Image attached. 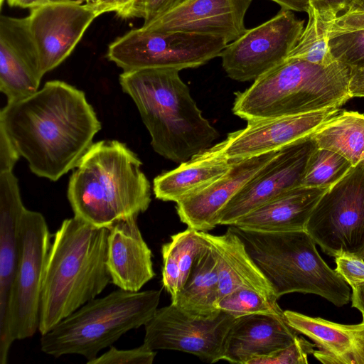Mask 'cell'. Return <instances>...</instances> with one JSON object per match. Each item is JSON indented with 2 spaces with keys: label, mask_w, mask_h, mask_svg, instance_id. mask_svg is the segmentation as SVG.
Here are the masks:
<instances>
[{
  "label": "cell",
  "mask_w": 364,
  "mask_h": 364,
  "mask_svg": "<svg viewBox=\"0 0 364 364\" xmlns=\"http://www.w3.org/2000/svg\"><path fill=\"white\" fill-rule=\"evenodd\" d=\"M0 127L34 174L55 181L77 166L101 123L83 91L52 80L28 97L7 102Z\"/></svg>",
  "instance_id": "cell-1"
},
{
  "label": "cell",
  "mask_w": 364,
  "mask_h": 364,
  "mask_svg": "<svg viewBox=\"0 0 364 364\" xmlns=\"http://www.w3.org/2000/svg\"><path fill=\"white\" fill-rule=\"evenodd\" d=\"M119 84L134 102L157 154L183 163L219 136L193 99L179 70L168 68L123 72Z\"/></svg>",
  "instance_id": "cell-2"
},
{
  "label": "cell",
  "mask_w": 364,
  "mask_h": 364,
  "mask_svg": "<svg viewBox=\"0 0 364 364\" xmlns=\"http://www.w3.org/2000/svg\"><path fill=\"white\" fill-rule=\"evenodd\" d=\"M109 229L74 216L53 235L43 280L38 331L44 334L100 294L111 282Z\"/></svg>",
  "instance_id": "cell-3"
},
{
  "label": "cell",
  "mask_w": 364,
  "mask_h": 364,
  "mask_svg": "<svg viewBox=\"0 0 364 364\" xmlns=\"http://www.w3.org/2000/svg\"><path fill=\"white\" fill-rule=\"evenodd\" d=\"M141 161L117 140L93 143L70 176L68 199L74 216L97 228L145 212L151 186Z\"/></svg>",
  "instance_id": "cell-4"
},
{
  "label": "cell",
  "mask_w": 364,
  "mask_h": 364,
  "mask_svg": "<svg viewBox=\"0 0 364 364\" xmlns=\"http://www.w3.org/2000/svg\"><path fill=\"white\" fill-rule=\"evenodd\" d=\"M351 73L338 61L323 65L286 59L236 92L232 112L250 121L341 107L351 98Z\"/></svg>",
  "instance_id": "cell-5"
},
{
  "label": "cell",
  "mask_w": 364,
  "mask_h": 364,
  "mask_svg": "<svg viewBox=\"0 0 364 364\" xmlns=\"http://www.w3.org/2000/svg\"><path fill=\"white\" fill-rule=\"evenodd\" d=\"M230 226L243 241L277 299L299 292L316 294L338 307L349 302L348 284L322 259L305 230L263 232Z\"/></svg>",
  "instance_id": "cell-6"
},
{
  "label": "cell",
  "mask_w": 364,
  "mask_h": 364,
  "mask_svg": "<svg viewBox=\"0 0 364 364\" xmlns=\"http://www.w3.org/2000/svg\"><path fill=\"white\" fill-rule=\"evenodd\" d=\"M161 293L119 289L96 297L42 334L41 350L55 358L76 354L91 361L127 332L144 326L157 310Z\"/></svg>",
  "instance_id": "cell-7"
},
{
  "label": "cell",
  "mask_w": 364,
  "mask_h": 364,
  "mask_svg": "<svg viewBox=\"0 0 364 364\" xmlns=\"http://www.w3.org/2000/svg\"><path fill=\"white\" fill-rule=\"evenodd\" d=\"M223 38L184 31L146 32L132 29L111 43L107 58L123 72L146 68H197L219 57Z\"/></svg>",
  "instance_id": "cell-8"
},
{
  "label": "cell",
  "mask_w": 364,
  "mask_h": 364,
  "mask_svg": "<svg viewBox=\"0 0 364 364\" xmlns=\"http://www.w3.org/2000/svg\"><path fill=\"white\" fill-rule=\"evenodd\" d=\"M305 230L330 257L364 247V163L353 166L321 196Z\"/></svg>",
  "instance_id": "cell-9"
},
{
  "label": "cell",
  "mask_w": 364,
  "mask_h": 364,
  "mask_svg": "<svg viewBox=\"0 0 364 364\" xmlns=\"http://www.w3.org/2000/svg\"><path fill=\"white\" fill-rule=\"evenodd\" d=\"M50 238L44 216L25 208L10 311L11 332L14 341L31 338L38 331L42 285Z\"/></svg>",
  "instance_id": "cell-10"
},
{
  "label": "cell",
  "mask_w": 364,
  "mask_h": 364,
  "mask_svg": "<svg viewBox=\"0 0 364 364\" xmlns=\"http://www.w3.org/2000/svg\"><path fill=\"white\" fill-rule=\"evenodd\" d=\"M304 28V20L281 8L272 18L246 29L227 45L220 55L224 70L234 80H256L287 58Z\"/></svg>",
  "instance_id": "cell-11"
},
{
  "label": "cell",
  "mask_w": 364,
  "mask_h": 364,
  "mask_svg": "<svg viewBox=\"0 0 364 364\" xmlns=\"http://www.w3.org/2000/svg\"><path fill=\"white\" fill-rule=\"evenodd\" d=\"M235 318L223 311L208 317L193 316L171 303L158 308L144 325V343L154 350H178L216 363L221 360L226 336Z\"/></svg>",
  "instance_id": "cell-12"
},
{
  "label": "cell",
  "mask_w": 364,
  "mask_h": 364,
  "mask_svg": "<svg viewBox=\"0 0 364 364\" xmlns=\"http://www.w3.org/2000/svg\"><path fill=\"white\" fill-rule=\"evenodd\" d=\"M316 147L309 136L279 149L220 210L218 224L232 225L282 193L301 186L308 161Z\"/></svg>",
  "instance_id": "cell-13"
},
{
  "label": "cell",
  "mask_w": 364,
  "mask_h": 364,
  "mask_svg": "<svg viewBox=\"0 0 364 364\" xmlns=\"http://www.w3.org/2000/svg\"><path fill=\"white\" fill-rule=\"evenodd\" d=\"M98 16L82 0L48 2L31 9L28 26L44 75L70 55Z\"/></svg>",
  "instance_id": "cell-14"
},
{
  "label": "cell",
  "mask_w": 364,
  "mask_h": 364,
  "mask_svg": "<svg viewBox=\"0 0 364 364\" xmlns=\"http://www.w3.org/2000/svg\"><path fill=\"white\" fill-rule=\"evenodd\" d=\"M23 204L13 171L0 173V364H6L14 340L10 311L21 250Z\"/></svg>",
  "instance_id": "cell-15"
},
{
  "label": "cell",
  "mask_w": 364,
  "mask_h": 364,
  "mask_svg": "<svg viewBox=\"0 0 364 364\" xmlns=\"http://www.w3.org/2000/svg\"><path fill=\"white\" fill-rule=\"evenodd\" d=\"M341 111L340 107L292 115L247 121L242 129L223 141L224 153L237 160L278 150L309 136L319 126Z\"/></svg>",
  "instance_id": "cell-16"
},
{
  "label": "cell",
  "mask_w": 364,
  "mask_h": 364,
  "mask_svg": "<svg viewBox=\"0 0 364 364\" xmlns=\"http://www.w3.org/2000/svg\"><path fill=\"white\" fill-rule=\"evenodd\" d=\"M252 0H188L143 25L146 32L184 31L223 38L228 43L246 31L245 16Z\"/></svg>",
  "instance_id": "cell-17"
},
{
  "label": "cell",
  "mask_w": 364,
  "mask_h": 364,
  "mask_svg": "<svg viewBox=\"0 0 364 364\" xmlns=\"http://www.w3.org/2000/svg\"><path fill=\"white\" fill-rule=\"evenodd\" d=\"M43 75L27 16H1L0 90L7 102L36 92Z\"/></svg>",
  "instance_id": "cell-18"
},
{
  "label": "cell",
  "mask_w": 364,
  "mask_h": 364,
  "mask_svg": "<svg viewBox=\"0 0 364 364\" xmlns=\"http://www.w3.org/2000/svg\"><path fill=\"white\" fill-rule=\"evenodd\" d=\"M278 150L232 160L230 168L223 176L176 203L180 220L197 231L207 232L215 228L218 225V215L220 210Z\"/></svg>",
  "instance_id": "cell-19"
},
{
  "label": "cell",
  "mask_w": 364,
  "mask_h": 364,
  "mask_svg": "<svg viewBox=\"0 0 364 364\" xmlns=\"http://www.w3.org/2000/svg\"><path fill=\"white\" fill-rule=\"evenodd\" d=\"M108 229L107 265L111 282L124 291H139L155 272L152 252L139 228L137 216L119 220Z\"/></svg>",
  "instance_id": "cell-20"
},
{
  "label": "cell",
  "mask_w": 364,
  "mask_h": 364,
  "mask_svg": "<svg viewBox=\"0 0 364 364\" xmlns=\"http://www.w3.org/2000/svg\"><path fill=\"white\" fill-rule=\"evenodd\" d=\"M298 332L284 316L251 314L236 318L226 336L221 360L247 364L293 342Z\"/></svg>",
  "instance_id": "cell-21"
},
{
  "label": "cell",
  "mask_w": 364,
  "mask_h": 364,
  "mask_svg": "<svg viewBox=\"0 0 364 364\" xmlns=\"http://www.w3.org/2000/svg\"><path fill=\"white\" fill-rule=\"evenodd\" d=\"M286 321L311 339L313 355L324 364H364V314L357 324H342L294 311H284Z\"/></svg>",
  "instance_id": "cell-22"
},
{
  "label": "cell",
  "mask_w": 364,
  "mask_h": 364,
  "mask_svg": "<svg viewBox=\"0 0 364 364\" xmlns=\"http://www.w3.org/2000/svg\"><path fill=\"white\" fill-rule=\"evenodd\" d=\"M199 232L209 245L216 261L219 298L237 289L247 288L277 301L271 284L247 252L243 241L230 228L221 235Z\"/></svg>",
  "instance_id": "cell-23"
},
{
  "label": "cell",
  "mask_w": 364,
  "mask_h": 364,
  "mask_svg": "<svg viewBox=\"0 0 364 364\" xmlns=\"http://www.w3.org/2000/svg\"><path fill=\"white\" fill-rule=\"evenodd\" d=\"M328 188L299 186L250 212L232 225L263 232L304 230L316 205Z\"/></svg>",
  "instance_id": "cell-24"
},
{
  "label": "cell",
  "mask_w": 364,
  "mask_h": 364,
  "mask_svg": "<svg viewBox=\"0 0 364 364\" xmlns=\"http://www.w3.org/2000/svg\"><path fill=\"white\" fill-rule=\"evenodd\" d=\"M231 166L222 141L156 176L154 180V196L163 201L177 203L207 187L228 172Z\"/></svg>",
  "instance_id": "cell-25"
},
{
  "label": "cell",
  "mask_w": 364,
  "mask_h": 364,
  "mask_svg": "<svg viewBox=\"0 0 364 364\" xmlns=\"http://www.w3.org/2000/svg\"><path fill=\"white\" fill-rule=\"evenodd\" d=\"M218 285L216 261L206 242L194 261L186 282L171 303L191 315L212 316L220 311L216 308Z\"/></svg>",
  "instance_id": "cell-26"
},
{
  "label": "cell",
  "mask_w": 364,
  "mask_h": 364,
  "mask_svg": "<svg viewBox=\"0 0 364 364\" xmlns=\"http://www.w3.org/2000/svg\"><path fill=\"white\" fill-rule=\"evenodd\" d=\"M310 137L316 147L339 154L353 166L364 163V114L341 110L319 126Z\"/></svg>",
  "instance_id": "cell-27"
},
{
  "label": "cell",
  "mask_w": 364,
  "mask_h": 364,
  "mask_svg": "<svg viewBox=\"0 0 364 364\" xmlns=\"http://www.w3.org/2000/svg\"><path fill=\"white\" fill-rule=\"evenodd\" d=\"M199 231L188 228L161 247L162 284L173 301L186 282L194 261L205 245Z\"/></svg>",
  "instance_id": "cell-28"
},
{
  "label": "cell",
  "mask_w": 364,
  "mask_h": 364,
  "mask_svg": "<svg viewBox=\"0 0 364 364\" xmlns=\"http://www.w3.org/2000/svg\"><path fill=\"white\" fill-rule=\"evenodd\" d=\"M308 16L306 27L286 59L301 60L316 65H329L336 61L329 48L328 29L331 23L319 18L311 9Z\"/></svg>",
  "instance_id": "cell-29"
},
{
  "label": "cell",
  "mask_w": 364,
  "mask_h": 364,
  "mask_svg": "<svg viewBox=\"0 0 364 364\" xmlns=\"http://www.w3.org/2000/svg\"><path fill=\"white\" fill-rule=\"evenodd\" d=\"M352 167L351 163L339 154L316 147L308 161L301 186L330 188Z\"/></svg>",
  "instance_id": "cell-30"
},
{
  "label": "cell",
  "mask_w": 364,
  "mask_h": 364,
  "mask_svg": "<svg viewBox=\"0 0 364 364\" xmlns=\"http://www.w3.org/2000/svg\"><path fill=\"white\" fill-rule=\"evenodd\" d=\"M216 308L235 318L251 314L284 316L277 301L247 288L237 289L219 298Z\"/></svg>",
  "instance_id": "cell-31"
},
{
  "label": "cell",
  "mask_w": 364,
  "mask_h": 364,
  "mask_svg": "<svg viewBox=\"0 0 364 364\" xmlns=\"http://www.w3.org/2000/svg\"><path fill=\"white\" fill-rule=\"evenodd\" d=\"M329 48L334 60L349 67L352 70L364 68V29L331 36Z\"/></svg>",
  "instance_id": "cell-32"
},
{
  "label": "cell",
  "mask_w": 364,
  "mask_h": 364,
  "mask_svg": "<svg viewBox=\"0 0 364 364\" xmlns=\"http://www.w3.org/2000/svg\"><path fill=\"white\" fill-rule=\"evenodd\" d=\"M315 346V343L297 335L289 346L269 355L253 358L247 364H307L308 356L314 353Z\"/></svg>",
  "instance_id": "cell-33"
},
{
  "label": "cell",
  "mask_w": 364,
  "mask_h": 364,
  "mask_svg": "<svg viewBox=\"0 0 364 364\" xmlns=\"http://www.w3.org/2000/svg\"><path fill=\"white\" fill-rule=\"evenodd\" d=\"M156 355V350L143 343L137 348L119 350L111 346L109 349L87 364H151Z\"/></svg>",
  "instance_id": "cell-34"
},
{
  "label": "cell",
  "mask_w": 364,
  "mask_h": 364,
  "mask_svg": "<svg viewBox=\"0 0 364 364\" xmlns=\"http://www.w3.org/2000/svg\"><path fill=\"white\" fill-rule=\"evenodd\" d=\"M92 7L99 16L114 12L122 18H137L145 0H82Z\"/></svg>",
  "instance_id": "cell-35"
},
{
  "label": "cell",
  "mask_w": 364,
  "mask_h": 364,
  "mask_svg": "<svg viewBox=\"0 0 364 364\" xmlns=\"http://www.w3.org/2000/svg\"><path fill=\"white\" fill-rule=\"evenodd\" d=\"M335 262V270L349 286L364 282V259L345 254L336 257Z\"/></svg>",
  "instance_id": "cell-36"
},
{
  "label": "cell",
  "mask_w": 364,
  "mask_h": 364,
  "mask_svg": "<svg viewBox=\"0 0 364 364\" xmlns=\"http://www.w3.org/2000/svg\"><path fill=\"white\" fill-rule=\"evenodd\" d=\"M188 0H145L139 9L137 18L144 19V24L159 18Z\"/></svg>",
  "instance_id": "cell-37"
},
{
  "label": "cell",
  "mask_w": 364,
  "mask_h": 364,
  "mask_svg": "<svg viewBox=\"0 0 364 364\" xmlns=\"http://www.w3.org/2000/svg\"><path fill=\"white\" fill-rule=\"evenodd\" d=\"M311 9L321 19L332 22L338 16V13L348 11L353 0H309Z\"/></svg>",
  "instance_id": "cell-38"
},
{
  "label": "cell",
  "mask_w": 364,
  "mask_h": 364,
  "mask_svg": "<svg viewBox=\"0 0 364 364\" xmlns=\"http://www.w3.org/2000/svg\"><path fill=\"white\" fill-rule=\"evenodd\" d=\"M358 29H364V11H347L332 22L328 33L331 37Z\"/></svg>",
  "instance_id": "cell-39"
},
{
  "label": "cell",
  "mask_w": 364,
  "mask_h": 364,
  "mask_svg": "<svg viewBox=\"0 0 364 364\" xmlns=\"http://www.w3.org/2000/svg\"><path fill=\"white\" fill-rule=\"evenodd\" d=\"M20 156L14 143L0 127V173L12 171Z\"/></svg>",
  "instance_id": "cell-40"
},
{
  "label": "cell",
  "mask_w": 364,
  "mask_h": 364,
  "mask_svg": "<svg viewBox=\"0 0 364 364\" xmlns=\"http://www.w3.org/2000/svg\"><path fill=\"white\" fill-rule=\"evenodd\" d=\"M349 93L353 97H364V68L352 70Z\"/></svg>",
  "instance_id": "cell-41"
},
{
  "label": "cell",
  "mask_w": 364,
  "mask_h": 364,
  "mask_svg": "<svg viewBox=\"0 0 364 364\" xmlns=\"http://www.w3.org/2000/svg\"><path fill=\"white\" fill-rule=\"evenodd\" d=\"M276 2L282 8L299 12H308L311 5L309 0H271Z\"/></svg>",
  "instance_id": "cell-42"
},
{
  "label": "cell",
  "mask_w": 364,
  "mask_h": 364,
  "mask_svg": "<svg viewBox=\"0 0 364 364\" xmlns=\"http://www.w3.org/2000/svg\"><path fill=\"white\" fill-rule=\"evenodd\" d=\"M351 289L352 306L364 314V282L352 285Z\"/></svg>",
  "instance_id": "cell-43"
},
{
  "label": "cell",
  "mask_w": 364,
  "mask_h": 364,
  "mask_svg": "<svg viewBox=\"0 0 364 364\" xmlns=\"http://www.w3.org/2000/svg\"><path fill=\"white\" fill-rule=\"evenodd\" d=\"M11 7L30 9L38 7L45 4L46 0H6Z\"/></svg>",
  "instance_id": "cell-44"
},
{
  "label": "cell",
  "mask_w": 364,
  "mask_h": 364,
  "mask_svg": "<svg viewBox=\"0 0 364 364\" xmlns=\"http://www.w3.org/2000/svg\"><path fill=\"white\" fill-rule=\"evenodd\" d=\"M348 11H364V0H353Z\"/></svg>",
  "instance_id": "cell-45"
},
{
  "label": "cell",
  "mask_w": 364,
  "mask_h": 364,
  "mask_svg": "<svg viewBox=\"0 0 364 364\" xmlns=\"http://www.w3.org/2000/svg\"><path fill=\"white\" fill-rule=\"evenodd\" d=\"M357 255V256H358V257H361V258L364 259V247H363V248L361 250V251H360V252H358L357 255Z\"/></svg>",
  "instance_id": "cell-46"
},
{
  "label": "cell",
  "mask_w": 364,
  "mask_h": 364,
  "mask_svg": "<svg viewBox=\"0 0 364 364\" xmlns=\"http://www.w3.org/2000/svg\"><path fill=\"white\" fill-rule=\"evenodd\" d=\"M68 1V0H46L45 3H48V2H58V1Z\"/></svg>",
  "instance_id": "cell-47"
}]
</instances>
